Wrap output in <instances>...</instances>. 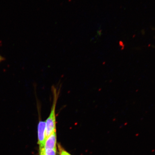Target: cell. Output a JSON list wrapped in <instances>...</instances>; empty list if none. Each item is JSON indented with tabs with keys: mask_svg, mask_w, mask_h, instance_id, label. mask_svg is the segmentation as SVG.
<instances>
[{
	"mask_svg": "<svg viewBox=\"0 0 155 155\" xmlns=\"http://www.w3.org/2000/svg\"><path fill=\"white\" fill-rule=\"evenodd\" d=\"M53 99L51 111L49 116L45 121V134L46 139L54 132L56 131V117L55 111L56 106L59 93L55 88L53 89Z\"/></svg>",
	"mask_w": 155,
	"mask_h": 155,
	"instance_id": "1",
	"label": "cell"
},
{
	"mask_svg": "<svg viewBox=\"0 0 155 155\" xmlns=\"http://www.w3.org/2000/svg\"><path fill=\"white\" fill-rule=\"evenodd\" d=\"M38 144L39 145L40 150L44 148L46 140L45 121H42L39 117L38 125Z\"/></svg>",
	"mask_w": 155,
	"mask_h": 155,
	"instance_id": "2",
	"label": "cell"
},
{
	"mask_svg": "<svg viewBox=\"0 0 155 155\" xmlns=\"http://www.w3.org/2000/svg\"><path fill=\"white\" fill-rule=\"evenodd\" d=\"M56 144H57V134L55 131L52 133L46 139L44 148L41 150H43L44 151H48L55 150L57 149Z\"/></svg>",
	"mask_w": 155,
	"mask_h": 155,
	"instance_id": "3",
	"label": "cell"
},
{
	"mask_svg": "<svg viewBox=\"0 0 155 155\" xmlns=\"http://www.w3.org/2000/svg\"><path fill=\"white\" fill-rule=\"evenodd\" d=\"M57 149L53 150L44 151L43 150H40V155H56Z\"/></svg>",
	"mask_w": 155,
	"mask_h": 155,
	"instance_id": "4",
	"label": "cell"
},
{
	"mask_svg": "<svg viewBox=\"0 0 155 155\" xmlns=\"http://www.w3.org/2000/svg\"><path fill=\"white\" fill-rule=\"evenodd\" d=\"M60 155H71L62 149H60Z\"/></svg>",
	"mask_w": 155,
	"mask_h": 155,
	"instance_id": "5",
	"label": "cell"
},
{
	"mask_svg": "<svg viewBox=\"0 0 155 155\" xmlns=\"http://www.w3.org/2000/svg\"><path fill=\"white\" fill-rule=\"evenodd\" d=\"M5 59L4 58L2 57L1 55H0V63L2 62V61H4Z\"/></svg>",
	"mask_w": 155,
	"mask_h": 155,
	"instance_id": "6",
	"label": "cell"
}]
</instances>
